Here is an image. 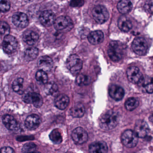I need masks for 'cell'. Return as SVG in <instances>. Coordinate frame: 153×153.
Listing matches in <instances>:
<instances>
[{
  "instance_id": "17",
  "label": "cell",
  "mask_w": 153,
  "mask_h": 153,
  "mask_svg": "<svg viewBox=\"0 0 153 153\" xmlns=\"http://www.w3.org/2000/svg\"><path fill=\"white\" fill-rule=\"evenodd\" d=\"M2 121L5 127L9 130L16 131L19 129V125L17 120L10 115H6L4 116Z\"/></svg>"
},
{
  "instance_id": "4",
  "label": "cell",
  "mask_w": 153,
  "mask_h": 153,
  "mask_svg": "<svg viewBox=\"0 0 153 153\" xmlns=\"http://www.w3.org/2000/svg\"><path fill=\"white\" fill-rule=\"evenodd\" d=\"M55 28L61 32H67L73 28L71 19L68 16H62L58 17L54 23Z\"/></svg>"
},
{
  "instance_id": "23",
  "label": "cell",
  "mask_w": 153,
  "mask_h": 153,
  "mask_svg": "<svg viewBox=\"0 0 153 153\" xmlns=\"http://www.w3.org/2000/svg\"><path fill=\"white\" fill-rule=\"evenodd\" d=\"M118 26L120 29L124 32L129 31L133 27L131 21L125 16L120 17L118 20Z\"/></svg>"
},
{
  "instance_id": "27",
  "label": "cell",
  "mask_w": 153,
  "mask_h": 153,
  "mask_svg": "<svg viewBox=\"0 0 153 153\" xmlns=\"http://www.w3.org/2000/svg\"><path fill=\"white\" fill-rule=\"evenodd\" d=\"M49 138L55 144H59L62 142V137L58 129H55L49 135Z\"/></svg>"
},
{
  "instance_id": "3",
  "label": "cell",
  "mask_w": 153,
  "mask_h": 153,
  "mask_svg": "<svg viewBox=\"0 0 153 153\" xmlns=\"http://www.w3.org/2000/svg\"><path fill=\"white\" fill-rule=\"evenodd\" d=\"M82 62L77 55H71L66 60V66L67 69L74 75L79 73L82 68Z\"/></svg>"
},
{
  "instance_id": "16",
  "label": "cell",
  "mask_w": 153,
  "mask_h": 153,
  "mask_svg": "<svg viewBox=\"0 0 153 153\" xmlns=\"http://www.w3.org/2000/svg\"><path fill=\"white\" fill-rule=\"evenodd\" d=\"M41 123V119L39 116L32 114L28 116L25 121L26 127L30 130H35L39 127Z\"/></svg>"
},
{
  "instance_id": "14",
  "label": "cell",
  "mask_w": 153,
  "mask_h": 153,
  "mask_svg": "<svg viewBox=\"0 0 153 153\" xmlns=\"http://www.w3.org/2000/svg\"><path fill=\"white\" fill-rule=\"evenodd\" d=\"M149 128L146 122L143 120L137 121L135 126V132L138 137L140 138L145 137L149 132Z\"/></svg>"
},
{
  "instance_id": "5",
  "label": "cell",
  "mask_w": 153,
  "mask_h": 153,
  "mask_svg": "<svg viewBox=\"0 0 153 153\" xmlns=\"http://www.w3.org/2000/svg\"><path fill=\"white\" fill-rule=\"evenodd\" d=\"M92 13L95 21L100 24L106 22L109 17V13L107 8L101 5L95 6Z\"/></svg>"
},
{
  "instance_id": "32",
  "label": "cell",
  "mask_w": 153,
  "mask_h": 153,
  "mask_svg": "<svg viewBox=\"0 0 153 153\" xmlns=\"http://www.w3.org/2000/svg\"><path fill=\"white\" fill-rule=\"evenodd\" d=\"M45 91L47 95H53L58 91V87L54 83H47L45 87Z\"/></svg>"
},
{
  "instance_id": "30",
  "label": "cell",
  "mask_w": 153,
  "mask_h": 153,
  "mask_svg": "<svg viewBox=\"0 0 153 153\" xmlns=\"http://www.w3.org/2000/svg\"><path fill=\"white\" fill-rule=\"evenodd\" d=\"M139 105V102L135 98L128 99L125 103V107L128 110L132 111L135 109Z\"/></svg>"
},
{
  "instance_id": "15",
  "label": "cell",
  "mask_w": 153,
  "mask_h": 153,
  "mask_svg": "<svg viewBox=\"0 0 153 153\" xmlns=\"http://www.w3.org/2000/svg\"><path fill=\"white\" fill-rule=\"evenodd\" d=\"M108 91L110 97L116 101L121 100L125 95L124 89L116 84H112L110 86Z\"/></svg>"
},
{
  "instance_id": "28",
  "label": "cell",
  "mask_w": 153,
  "mask_h": 153,
  "mask_svg": "<svg viewBox=\"0 0 153 153\" xmlns=\"http://www.w3.org/2000/svg\"><path fill=\"white\" fill-rule=\"evenodd\" d=\"M91 82V79L89 76L83 74L78 75L76 79V83L79 86L89 85Z\"/></svg>"
},
{
  "instance_id": "6",
  "label": "cell",
  "mask_w": 153,
  "mask_h": 153,
  "mask_svg": "<svg viewBox=\"0 0 153 153\" xmlns=\"http://www.w3.org/2000/svg\"><path fill=\"white\" fill-rule=\"evenodd\" d=\"M121 141L126 147L133 148L137 145L138 143V137L135 131L127 130L122 134Z\"/></svg>"
},
{
  "instance_id": "37",
  "label": "cell",
  "mask_w": 153,
  "mask_h": 153,
  "mask_svg": "<svg viewBox=\"0 0 153 153\" xmlns=\"http://www.w3.org/2000/svg\"><path fill=\"white\" fill-rule=\"evenodd\" d=\"M144 8L147 12L153 14V0L147 1L145 4Z\"/></svg>"
},
{
  "instance_id": "10",
  "label": "cell",
  "mask_w": 153,
  "mask_h": 153,
  "mask_svg": "<svg viewBox=\"0 0 153 153\" xmlns=\"http://www.w3.org/2000/svg\"><path fill=\"white\" fill-rule=\"evenodd\" d=\"M23 100L26 103L33 104L37 108L41 107L43 103L42 97L36 93L30 92L27 93L23 97Z\"/></svg>"
},
{
  "instance_id": "39",
  "label": "cell",
  "mask_w": 153,
  "mask_h": 153,
  "mask_svg": "<svg viewBox=\"0 0 153 153\" xmlns=\"http://www.w3.org/2000/svg\"><path fill=\"white\" fill-rule=\"evenodd\" d=\"M13 149L10 147H2L0 149V153H14Z\"/></svg>"
},
{
  "instance_id": "1",
  "label": "cell",
  "mask_w": 153,
  "mask_h": 153,
  "mask_svg": "<svg viewBox=\"0 0 153 153\" xmlns=\"http://www.w3.org/2000/svg\"><path fill=\"white\" fill-rule=\"evenodd\" d=\"M119 116L115 111L108 110L102 115L99 120L101 128L109 130L115 128L118 124Z\"/></svg>"
},
{
  "instance_id": "11",
  "label": "cell",
  "mask_w": 153,
  "mask_h": 153,
  "mask_svg": "<svg viewBox=\"0 0 153 153\" xmlns=\"http://www.w3.org/2000/svg\"><path fill=\"white\" fill-rule=\"evenodd\" d=\"M72 137L76 143L82 144L85 143L88 140V134L83 128L78 127L73 131Z\"/></svg>"
},
{
  "instance_id": "8",
  "label": "cell",
  "mask_w": 153,
  "mask_h": 153,
  "mask_svg": "<svg viewBox=\"0 0 153 153\" xmlns=\"http://www.w3.org/2000/svg\"><path fill=\"white\" fill-rule=\"evenodd\" d=\"M18 41L13 36L7 35L4 37L3 41V49L7 54H12L15 52L18 47Z\"/></svg>"
},
{
  "instance_id": "22",
  "label": "cell",
  "mask_w": 153,
  "mask_h": 153,
  "mask_svg": "<svg viewBox=\"0 0 153 153\" xmlns=\"http://www.w3.org/2000/svg\"><path fill=\"white\" fill-rule=\"evenodd\" d=\"M39 39L38 34L32 31H27L23 34V40L30 46H33L36 44L38 41Z\"/></svg>"
},
{
  "instance_id": "38",
  "label": "cell",
  "mask_w": 153,
  "mask_h": 153,
  "mask_svg": "<svg viewBox=\"0 0 153 153\" xmlns=\"http://www.w3.org/2000/svg\"><path fill=\"white\" fill-rule=\"evenodd\" d=\"M84 4V0H72L70 3V5L72 7H80L82 6Z\"/></svg>"
},
{
  "instance_id": "7",
  "label": "cell",
  "mask_w": 153,
  "mask_h": 153,
  "mask_svg": "<svg viewBox=\"0 0 153 153\" xmlns=\"http://www.w3.org/2000/svg\"><path fill=\"white\" fill-rule=\"evenodd\" d=\"M132 49L137 54L144 55L148 49V44L144 38L137 37L135 39L132 43Z\"/></svg>"
},
{
  "instance_id": "13",
  "label": "cell",
  "mask_w": 153,
  "mask_h": 153,
  "mask_svg": "<svg viewBox=\"0 0 153 153\" xmlns=\"http://www.w3.org/2000/svg\"><path fill=\"white\" fill-rule=\"evenodd\" d=\"M39 19L42 25L48 27L51 26L54 23L56 20L55 15L52 11H44L40 14Z\"/></svg>"
},
{
  "instance_id": "21",
  "label": "cell",
  "mask_w": 153,
  "mask_h": 153,
  "mask_svg": "<svg viewBox=\"0 0 153 153\" xmlns=\"http://www.w3.org/2000/svg\"><path fill=\"white\" fill-rule=\"evenodd\" d=\"M88 41L92 45H97L103 41L104 35L100 31H95L89 33L87 37Z\"/></svg>"
},
{
  "instance_id": "25",
  "label": "cell",
  "mask_w": 153,
  "mask_h": 153,
  "mask_svg": "<svg viewBox=\"0 0 153 153\" xmlns=\"http://www.w3.org/2000/svg\"><path fill=\"white\" fill-rule=\"evenodd\" d=\"M85 112L84 106L81 103L74 104L70 110L72 116L74 118H81L84 116Z\"/></svg>"
},
{
  "instance_id": "29",
  "label": "cell",
  "mask_w": 153,
  "mask_h": 153,
  "mask_svg": "<svg viewBox=\"0 0 153 153\" xmlns=\"http://www.w3.org/2000/svg\"><path fill=\"white\" fill-rule=\"evenodd\" d=\"M23 79L21 78L16 79L13 83L12 88L15 92L18 93L19 94L23 93Z\"/></svg>"
},
{
  "instance_id": "18",
  "label": "cell",
  "mask_w": 153,
  "mask_h": 153,
  "mask_svg": "<svg viewBox=\"0 0 153 153\" xmlns=\"http://www.w3.org/2000/svg\"><path fill=\"white\" fill-rule=\"evenodd\" d=\"M53 65V60L48 56H44L40 57L38 62V66L40 70L45 72H49L52 69Z\"/></svg>"
},
{
  "instance_id": "19",
  "label": "cell",
  "mask_w": 153,
  "mask_h": 153,
  "mask_svg": "<svg viewBox=\"0 0 153 153\" xmlns=\"http://www.w3.org/2000/svg\"><path fill=\"white\" fill-rule=\"evenodd\" d=\"M108 151V146L105 142H95L90 145L89 151L90 153H105Z\"/></svg>"
},
{
  "instance_id": "20",
  "label": "cell",
  "mask_w": 153,
  "mask_h": 153,
  "mask_svg": "<svg viewBox=\"0 0 153 153\" xmlns=\"http://www.w3.org/2000/svg\"><path fill=\"white\" fill-rule=\"evenodd\" d=\"M70 103V99L67 95L60 94L58 95L55 99V106L61 110L66 109Z\"/></svg>"
},
{
  "instance_id": "40",
  "label": "cell",
  "mask_w": 153,
  "mask_h": 153,
  "mask_svg": "<svg viewBox=\"0 0 153 153\" xmlns=\"http://www.w3.org/2000/svg\"><path fill=\"white\" fill-rule=\"evenodd\" d=\"M149 120L153 124V113L150 116V117H149Z\"/></svg>"
},
{
  "instance_id": "36",
  "label": "cell",
  "mask_w": 153,
  "mask_h": 153,
  "mask_svg": "<svg viewBox=\"0 0 153 153\" xmlns=\"http://www.w3.org/2000/svg\"><path fill=\"white\" fill-rule=\"evenodd\" d=\"M146 91L148 93H153V77L151 78L147 82L145 83L144 85Z\"/></svg>"
},
{
  "instance_id": "33",
  "label": "cell",
  "mask_w": 153,
  "mask_h": 153,
  "mask_svg": "<svg viewBox=\"0 0 153 153\" xmlns=\"http://www.w3.org/2000/svg\"><path fill=\"white\" fill-rule=\"evenodd\" d=\"M37 146L35 144L32 143H27L23 146L22 152L24 153L34 152L36 150Z\"/></svg>"
},
{
  "instance_id": "9",
  "label": "cell",
  "mask_w": 153,
  "mask_h": 153,
  "mask_svg": "<svg viewBox=\"0 0 153 153\" xmlns=\"http://www.w3.org/2000/svg\"><path fill=\"white\" fill-rule=\"evenodd\" d=\"M126 74L128 81L132 83L139 84L143 80L142 73L136 66L129 67L127 70Z\"/></svg>"
},
{
  "instance_id": "24",
  "label": "cell",
  "mask_w": 153,
  "mask_h": 153,
  "mask_svg": "<svg viewBox=\"0 0 153 153\" xmlns=\"http://www.w3.org/2000/svg\"><path fill=\"white\" fill-rule=\"evenodd\" d=\"M117 8L120 13L123 14H127L131 11L133 4L130 0H121L117 5Z\"/></svg>"
},
{
  "instance_id": "12",
  "label": "cell",
  "mask_w": 153,
  "mask_h": 153,
  "mask_svg": "<svg viewBox=\"0 0 153 153\" xmlns=\"http://www.w3.org/2000/svg\"><path fill=\"white\" fill-rule=\"evenodd\" d=\"M13 24L18 28H26L28 25L29 20L27 16L22 12H16L12 16Z\"/></svg>"
},
{
  "instance_id": "2",
  "label": "cell",
  "mask_w": 153,
  "mask_h": 153,
  "mask_svg": "<svg viewBox=\"0 0 153 153\" xmlns=\"http://www.w3.org/2000/svg\"><path fill=\"white\" fill-rule=\"evenodd\" d=\"M125 46L118 41H112L110 43L108 48L109 57L114 62H118L123 57Z\"/></svg>"
},
{
  "instance_id": "35",
  "label": "cell",
  "mask_w": 153,
  "mask_h": 153,
  "mask_svg": "<svg viewBox=\"0 0 153 153\" xmlns=\"http://www.w3.org/2000/svg\"><path fill=\"white\" fill-rule=\"evenodd\" d=\"M10 8V3L9 0H0V11L5 12Z\"/></svg>"
},
{
  "instance_id": "34",
  "label": "cell",
  "mask_w": 153,
  "mask_h": 153,
  "mask_svg": "<svg viewBox=\"0 0 153 153\" xmlns=\"http://www.w3.org/2000/svg\"><path fill=\"white\" fill-rule=\"evenodd\" d=\"M10 28L9 24L4 21H0V33L2 35H8L10 33Z\"/></svg>"
},
{
  "instance_id": "31",
  "label": "cell",
  "mask_w": 153,
  "mask_h": 153,
  "mask_svg": "<svg viewBox=\"0 0 153 153\" xmlns=\"http://www.w3.org/2000/svg\"><path fill=\"white\" fill-rule=\"evenodd\" d=\"M36 79L37 81L43 84H46L47 83L48 77L45 71L40 70L38 71L36 73Z\"/></svg>"
},
{
  "instance_id": "26",
  "label": "cell",
  "mask_w": 153,
  "mask_h": 153,
  "mask_svg": "<svg viewBox=\"0 0 153 153\" xmlns=\"http://www.w3.org/2000/svg\"><path fill=\"white\" fill-rule=\"evenodd\" d=\"M39 49L36 47L27 49L24 52V58L27 61H32L38 55Z\"/></svg>"
}]
</instances>
